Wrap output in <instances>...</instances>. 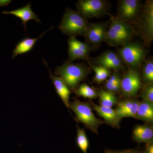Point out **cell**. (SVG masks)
I'll use <instances>...</instances> for the list:
<instances>
[{
	"label": "cell",
	"instance_id": "cell-29",
	"mask_svg": "<svg viewBox=\"0 0 153 153\" xmlns=\"http://www.w3.org/2000/svg\"><path fill=\"white\" fill-rule=\"evenodd\" d=\"M11 1H0V7L7 6Z\"/></svg>",
	"mask_w": 153,
	"mask_h": 153
},
{
	"label": "cell",
	"instance_id": "cell-5",
	"mask_svg": "<svg viewBox=\"0 0 153 153\" xmlns=\"http://www.w3.org/2000/svg\"><path fill=\"white\" fill-rule=\"evenodd\" d=\"M148 51L138 42H127L117 50V53L128 68L138 69L144 61Z\"/></svg>",
	"mask_w": 153,
	"mask_h": 153
},
{
	"label": "cell",
	"instance_id": "cell-10",
	"mask_svg": "<svg viewBox=\"0 0 153 153\" xmlns=\"http://www.w3.org/2000/svg\"><path fill=\"white\" fill-rule=\"evenodd\" d=\"M109 22L91 23L88 25L84 37L86 43L97 48L105 41Z\"/></svg>",
	"mask_w": 153,
	"mask_h": 153
},
{
	"label": "cell",
	"instance_id": "cell-19",
	"mask_svg": "<svg viewBox=\"0 0 153 153\" xmlns=\"http://www.w3.org/2000/svg\"><path fill=\"white\" fill-rule=\"evenodd\" d=\"M134 118L140 120L152 125L153 123V103L142 100L140 102Z\"/></svg>",
	"mask_w": 153,
	"mask_h": 153
},
{
	"label": "cell",
	"instance_id": "cell-3",
	"mask_svg": "<svg viewBox=\"0 0 153 153\" xmlns=\"http://www.w3.org/2000/svg\"><path fill=\"white\" fill-rule=\"evenodd\" d=\"M89 23L77 11L66 8L59 26L62 33L69 38L85 36Z\"/></svg>",
	"mask_w": 153,
	"mask_h": 153
},
{
	"label": "cell",
	"instance_id": "cell-17",
	"mask_svg": "<svg viewBox=\"0 0 153 153\" xmlns=\"http://www.w3.org/2000/svg\"><path fill=\"white\" fill-rule=\"evenodd\" d=\"M133 140L138 143H146L153 141V128L150 125H137L135 127L132 132Z\"/></svg>",
	"mask_w": 153,
	"mask_h": 153
},
{
	"label": "cell",
	"instance_id": "cell-18",
	"mask_svg": "<svg viewBox=\"0 0 153 153\" xmlns=\"http://www.w3.org/2000/svg\"><path fill=\"white\" fill-rule=\"evenodd\" d=\"M53 28V27L50 28L49 30L42 33L41 36H39L38 38H33L27 37L19 41L13 51V58H15L17 55L26 54L30 52L33 49L36 44V42L38 39L42 38L46 33L52 30Z\"/></svg>",
	"mask_w": 153,
	"mask_h": 153
},
{
	"label": "cell",
	"instance_id": "cell-1",
	"mask_svg": "<svg viewBox=\"0 0 153 153\" xmlns=\"http://www.w3.org/2000/svg\"><path fill=\"white\" fill-rule=\"evenodd\" d=\"M106 33L105 42L112 47H121L131 41L135 32L131 24L111 16Z\"/></svg>",
	"mask_w": 153,
	"mask_h": 153
},
{
	"label": "cell",
	"instance_id": "cell-6",
	"mask_svg": "<svg viewBox=\"0 0 153 153\" xmlns=\"http://www.w3.org/2000/svg\"><path fill=\"white\" fill-rule=\"evenodd\" d=\"M135 23L138 25L145 46H150L153 40V0L146 1Z\"/></svg>",
	"mask_w": 153,
	"mask_h": 153
},
{
	"label": "cell",
	"instance_id": "cell-11",
	"mask_svg": "<svg viewBox=\"0 0 153 153\" xmlns=\"http://www.w3.org/2000/svg\"><path fill=\"white\" fill-rule=\"evenodd\" d=\"M68 55L69 61L76 60H88L91 51L95 48L88 44L79 41L75 37L69 38L68 40Z\"/></svg>",
	"mask_w": 153,
	"mask_h": 153
},
{
	"label": "cell",
	"instance_id": "cell-14",
	"mask_svg": "<svg viewBox=\"0 0 153 153\" xmlns=\"http://www.w3.org/2000/svg\"><path fill=\"white\" fill-rule=\"evenodd\" d=\"M140 101L134 98H128L119 102L115 109L120 119L126 117H135Z\"/></svg>",
	"mask_w": 153,
	"mask_h": 153
},
{
	"label": "cell",
	"instance_id": "cell-9",
	"mask_svg": "<svg viewBox=\"0 0 153 153\" xmlns=\"http://www.w3.org/2000/svg\"><path fill=\"white\" fill-rule=\"evenodd\" d=\"M142 6L139 0L118 1L117 18L122 21L135 23L138 19Z\"/></svg>",
	"mask_w": 153,
	"mask_h": 153
},
{
	"label": "cell",
	"instance_id": "cell-8",
	"mask_svg": "<svg viewBox=\"0 0 153 153\" xmlns=\"http://www.w3.org/2000/svg\"><path fill=\"white\" fill-rule=\"evenodd\" d=\"M142 86L141 74L138 69L128 68L121 77L120 92L127 99L134 98Z\"/></svg>",
	"mask_w": 153,
	"mask_h": 153
},
{
	"label": "cell",
	"instance_id": "cell-13",
	"mask_svg": "<svg viewBox=\"0 0 153 153\" xmlns=\"http://www.w3.org/2000/svg\"><path fill=\"white\" fill-rule=\"evenodd\" d=\"M90 104L92 106V110L99 116L104 119L107 124L113 128H119L122 119L118 116L115 110L112 109V108L97 105L92 102H91Z\"/></svg>",
	"mask_w": 153,
	"mask_h": 153
},
{
	"label": "cell",
	"instance_id": "cell-21",
	"mask_svg": "<svg viewBox=\"0 0 153 153\" xmlns=\"http://www.w3.org/2000/svg\"><path fill=\"white\" fill-rule=\"evenodd\" d=\"M89 67L95 72V76L93 78V81L97 83L104 82L108 79L111 74V70L103 66L95 65L88 61Z\"/></svg>",
	"mask_w": 153,
	"mask_h": 153
},
{
	"label": "cell",
	"instance_id": "cell-24",
	"mask_svg": "<svg viewBox=\"0 0 153 153\" xmlns=\"http://www.w3.org/2000/svg\"><path fill=\"white\" fill-rule=\"evenodd\" d=\"M76 143L77 146L83 153H87L89 147V141L83 128H81L77 126H76Z\"/></svg>",
	"mask_w": 153,
	"mask_h": 153
},
{
	"label": "cell",
	"instance_id": "cell-23",
	"mask_svg": "<svg viewBox=\"0 0 153 153\" xmlns=\"http://www.w3.org/2000/svg\"><path fill=\"white\" fill-rule=\"evenodd\" d=\"M75 95L85 98L94 99L98 97L96 91L85 83L79 85L75 91Z\"/></svg>",
	"mask_w": 153,
	"mask_h": 153
},
{
	"label": "cell",
	"instance_id": "cell-20",
	"mask_svg": "<svg viewBox=\"0 0 153 153\" xmlns=\"http://www.w3.org/2000/svg\"><path fill=\"white\" fill-rule=\"evenodd\" d=\"M96 91L101 106L112 108L119 102L117 97L111 92L102 89H98Z\"/></svg>",
	"mask_w": 153,
	"mask_h": 153
},
{
	"label": "cell",
	"instance_id": "cell-22",
	"mask_svg": "<svg viewBox=\"0 0 153 153\" xmlns=\"http://www.w3.org/2000/svg\"><path fill=\"white\" fill-rule=\"evenodd\" d=\"M141 75L142 81L144 84L153 83V61L149 59L144 61Z\"/></svg>",
	"mask_w": 153,
	"mask_h": 153
},
{
	"label": "cell",
	"instance_id": "cell-27",
	"mask_svg": "<svg viewBox=\"0 0 153 153\" xmlns=\"http://www.w3.org/2000/svg\"><path fill=\"white\" fill-rule=\"evenodd\" d=\"M105 153H143V152H140V151L137 150L130 149L121 151L106 149L105 150Z\"/></svg>",
	"mask_w": 153,
	"mask_h": 153
},
{
	"label": "cell",
	"instance_id": "cell-26",
	"mask_svg": "<svg viewBox=\"0 0 153 153\" xmlns=\"http://www.w3.org/2000/svg\"><path fill=\"white\" fill-rule=\"evenodd\" d=\"M122 76L119 73V71H114L106 80L104 81L105 90L110 92L111 88L115 83L120 80Z\"/></svg>",
	"mask_w": 153,
	"mask_h": 153
},
{
	"label": "cell",
	"instance_id": "cell-7",
	"mask_svg": "<svg viewBox=\"0 0 153 153\" xmlns=\"http://www.w3.org/2000/svg\"><path fill=\"white\" fill-rule=\"evenodd\" d=\"M77 11L85 19L109 15V4L105 0H79L76 4Z\"/></svg>",
	"mask_w": 153,
	"mask_h": 153
},
{
	"label": "cell",
	"instance_id": "cell-28",
	"mask_svg": "<svg viewBox=\"0 0 153 153\" xmlns=\"http://www.w3.org/2000/svg\"><path fill=\"white\" fill-rule=\"evenodd\" d=\"M143 153H153V141L146 143L144 151Z\"/></svg>",
	"mask_w": 153,
	"mask_h": 153
},
{
	"label": "cell",
	"instance_id": "cell-4",
	"mask_svg": "<svg viewBox=\"0 0 153 153\" xmlns=\"http://www.w3.org/2000/svg\"><path fill=\"white\" fill-rule=\"evenodd\" d=\"M69 108L75 114L76 121L83 123L86 128L97 134H98L99 127L103 124H106L104 121L96 117L90 102H82L75 100L70 102Z\"/></svg>",
	"mask_w": 153,
	"mask_h": 153
},
{
	"label": "cell",
	"instance_id": "cell-12",
	"mask_svg": "<svg viewBox=\"0 0 153 153\" xmlns=\"http://www.w3.org/2000/svg\"><path fill=\"white\" fill-rule=\"evenodd\" d=\"M91 63L114 71H120L125 70V63L120 57L117 53L111 50L102 52L94 58Z\"/></svg>",
	"mask_w": 153,
	"mask_h": 153
},
{
	"label": "cell",
	"instance_id": "cell-16",
	"mask_svg": "<svg viewBox=\"0 0 153 153\" xmlns=\"http://www.w3.org/2000/svg\"><path fill=\"white\" fill-rule=\"evenodd\" d=\"M2 13L4 14L13 15L19 18L22 21V25H24L26 31L27 30V23L30 20H35L38 23H41L38 16L32 10L30 3L21 8L10 11H3Z\"/></svg>",
	"mask_w": 153,
	"mask_h": 153
},
{
	"label": "cell",
	"instance_id": "cell-15",
	"mask_svg": "<svg viewBox=\"0 0 153 153\" xmlns=\"http://www.w3.org/2000/svg\"><path fill=\"white\" fill-rule=\"evenodd\" d=\"M44 62L49 70L50 79L53 82L57 94L61 99L65 105L68 108H69L70 103L69 98L71 93V91L61 77L56 75L54 76L52 74V72L47 66V63L45 60H44Z\"/></svg>",
	"mask_w": 153,
	"mask_h": 153
},
{
	"label": "cell",
	"instance_id": "cell-2",
	"mask_svg": "<svg viewBox=\"0 0 153 153\" xmlns=\"http://www.w3.org/2000/svg\"><path fill=\"white\" fill-rule=\"evenodd\" d=\"M90 69L82 63H74L67 60L57 67L55 74L63 79L71 91H74L79 83L87 77Z\"/></svg>",
	"mask_w": 153,
	"mask_h": 153
},
{
	"label": "cell",
	"instance_id": "cell-25",
	"mask_svg": "<svg viewBox=\"0 0 153 153\" xmlns=\"http://www.w3.org/2000/svg\"><path fill=\"white\" fill-rule=\"evenodd\" d=\"M140 96L143 100L153 103V83L144 84Z\"/></svg>",
	"mask_w": 153,
	"mask_h": 153
}]
</instances>
